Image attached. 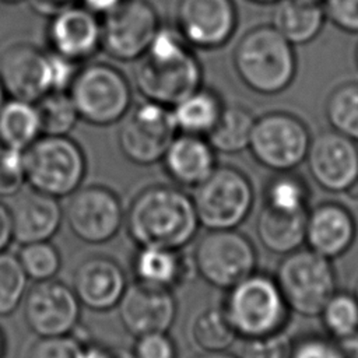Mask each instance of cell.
I'll list each match as a JSON object with an SVG mask.
<instances>
[{"label":"cell","mask_w":358,"mask_h":358,"mask_svg":"<svg viewBox=\"0 0 358 358\" xmlns=\"http://www.w3.org/2000/svg\"><path fill=\"white\" fill-rule=\"evenodd\" d=\"M133 78L143 99L173 108L203 85V69L179 29L161 24L147 52L136 60Z\"/></svg>","instance_id":"obj_1"},{"label":"cell","mask_w":358,"mask_h":358,"mask_svg":"<svg viewBox=\"0 0 358 358\" xmlns=\"http://www.w3.org/2000/svg\"><path fill=\"white\" fill-rule=\"evenodd\" d=\"M127 234L137 246L183 249L200 227L193 199L178 186L143 189L124 215Z\"/></svg>","instance_id":"obj_2"},{"label":"cell","mask_w":358,"mask_h":358,"mask_svg":"<svg viewBox=\"0 0 358 358\" xmlns=\"http://www.w3.org/2000/svg\"><path fill=\"white\" fill-rule=\"evenodd\" d=\"M232 63L245 87L267 96L287 90L298 69L294 45L273 25L248 29L234 48Z\"/></svg>","instance_id":"obj_3"},{"label":"cell","mask_w":358,"mask_h":358,"mask_svg":"<svg viewBox=\"0 0 358 358\" xmlns=\"http://www.w3.org/2000/svg\"><path fill=\"white\" fill-rule=\"evenodd\" d=\"M227 291L222 310L242 340L285 329L289 308L274 277L255 271Z\"/></svg>","instance_id":"obj_4"},{"label":"cell","mask_w":358,"mask_h":358,"mask_svg":"<svg viewBox=\"0 0 358 358\" xmlns=\"http://www.w3.org/2000/svg\"><path fill=\"white\" fill-rule=\"evenodd\" d=\"M28 187L56 199L71 196L87 173V159L69 136L42 134L24 151Z\"/></svg>","instance_id":"obj_5"},{"label":"cell","mask_w":358,"mask_h":358,"mask_svg":"<svg viewBox=\"0 0 358 358\" xmlns=\"http://www.w3.org/2000/svg\"><path fill=\"white\" fill-rule=\"evenodd\" d=\"M69 94L80 119L94 126L115 124L131 108V85L127 77L103 62L80 66Z\"/></svg>","instance_id":"obj_6"},{"label":"cell","mask_w":358,"mask_h":358,"mask_svg":"<svg viewBox=\"0 0 358 358\" xmlns=\"http://www.w3.org/2000/svg\"><path fill=\"white\" fill-rule=\"evenodd\" d=\"M274 278L289 310L302 316H319L336 294V273L330 259L312 249L285 255Z\"/></svg>","instance_id":"obj_7"},{"label":"cell","mask_w":358,"mask_h":358,"mask_svg":"<svg viewBox=\"0 0 358 358\" xmlns=\"http://www.w3.org/2000/svg\"><path fill=\"white\" fill-rule=\"evenodd\" d=\"M192 199L200 225L208 231L236 229L253 208L255 190L242 171L229 165H217L196 187Z\"/></svg>","instance_id":"obj_8"},{"label":"cell","mask_w":358,"mask_h":358,"mask_svg":"<svg viewBox=\"0 0 358 358\" xmlns=\"http://www.w3.org/2000/svg\"><path fill=\"white\" fill-rule=\"evenodd\" d=\"M312 137L305 122L284 110L256 117L249 150L253 158L274 172H291L308 155Z\"/></svg>","instance_id":"obj_9"},{"label":"cell","mask_w":358,"mask_h":358,"mask_svg":"<svg viewBox=\"0 0 358 358\" xmlns=\"http://www.w3.org/2000/svg\"><path fill=\"white\" fill-rule=\"evenodd\" d=\"M197 274L210 285L229 289L257 267L253 242L236 229H214L203 235L194 249Z\"/></svg>","instance_id":"obj_10"},{"label":"cell","mask_w":358,"mask_h":358,"mask_svg":"<svg viewBox=\"0 0 358 358\" xmlns=\"http://www.w3.org/2000/svg\"><path fill=\"white\" fill-rule=\"evenodd\" d=\"M120 122L119 150L127 161L141 166L161 162L178 134L171 108L147 99L130 108Z\"/></svg>","instance_id":"obj_11"},{"label":"cell","mask_w":358,"mask_h":358,"mask_svg":"<svg viewBox=\"0 0 358 358\" xmlns=\"http://www.w3.org/2000/svg\"><path fill=\"white\" fill-rule=\"evenodd\" d=\"M101 49L119 62H136L148 49L161 21L148 0H124L103 15Z\"/></svg>","instance_id":"obj_12"},{"label":"cell","mask_w":358,"mask_h":358,"mask_svg":"<svg viewBox=\"0 0 358 358\" xmlns=\"http://www.w3.org/2000/svg\"><path fill=\"white\" fill-rule=\"evenodd\" d=\"M64 220L70 231L88 245H103L112 241L124 222L119 196L102 185L78 187L69 196Z\"/></svg>","instance_id":"obj_13"},{"label":"cell","mask_w":358,"mask_h":358,"mask_svg":"<svg viewBox=\"0 0 358 358\" xmlns=\"http://www.w3.org/2000/svg\"><path fill=\"white\" fill-rule=\"evenodd\" d=\"M80 316L81 303L64 282H35L25 294L24 319L38 337L70 336L78 327Z\"/></svg>","instance_id":"obj_14"},{"label":"cell","mask_w":358,"mask_h":358,"mask_svg":"<svg viewBox=\"0 0 358 358\" xmlns=\"http://www.w3.org/2000/svg\"><path fill=\"white\" fill-rule=\"evenodd\" d=\"M175 27L192 48L218 49L236 31V4L234 0H178Z\"/></svg>","instance_id":"obj_15"},{"label":"cell","mask_w":358,"mask_h":358,"mask_svg":"<svg viewBox=\"0 0 358 358\" xmlns=\"http://www.w3.org/2000/svg\"><path fill=\"white\" fill-rule=\"evenodd\" d=\"M0 81L8 98L36 102L52 91L50 53L29 42H15L0 53Z\"/></svg>","instance_id":"obj_16"},{"label":"cell","mask_w":358,"mask_h":358,"mask_svg":"<svg viewBox=\"0 0 358 358\" xmlns=\"http://www.w3.org/2000/svg\"><path fill=\"white\" fill-rule=\"evenodd\" d=\"M305 161L313 180L327 192H345L358 179V145L334 130L312 138Z\"/></svg>","instance_id":"obj_17"},{"label":"cell","mask_w":358,"mask_h":358,"mask_svg":"<svg viewBox=\"0 0 358 358\" xmlns=\"http://www.w3.org/2000/svg\"><path fill=\"white\" fill-rule=\"evenodd\" d=\"M116 309L124 330L137 338L168 333L175 323L178 303L172 291L136 281L127 287Z\"/></svg>","instance_id":"obj_18"},{"label":"cell","mask_w":358,"mask_h":358,"mask_svg":"<svg viewBox=\"0 0 358 358\" xmlns=\"http://www.w3.org/2000/svg\"><path fill=\"white\" fill-rule=\"evenodd\" d=\"M46 39L50 52L83 63L101 49L102 25L96 14L76 3L49 17Z\"/></svg>","instance_id":"obj_19"},{"label":"cell","mask_w":358,"mask_h":358,"mask_svg":"<svg viewBox=\"0 0 358 358\" xmlns=\"http://www.w3.org/2000/svg\"><path fill=\"white\" fill-rule=\"evenodd\" d=\"M127 287V277L122 266L102 255L83 260L73 275V289L81 306L94 312L115 309Z\"/></svg>","instance_id":"obj_20"},{"label":"cell","mask_w":358,"mask_h":358,"mask_svg":"<svg viewBox=\"0 0 358 358\" xmlns=\"http://www.w3.org/2000/svg\"><path fill=\"white\" fill-rule=\"evenodd\" d=\"M13 221V239L20 245L50 241L64 218L59 199L34 189L20 192L8 207Z\"/></svg>","instance_id":"obj_21"},{"label":"cell","mask_w":358,"mask_h":358,"mask_svg":"<svg viewBox=\"0 0 358 358\" xmlns=\"http://www.w3.org/2000/svg\"><path fill=\"white\" fill-rule=\"evenodd\" d=\"M355 235V220L347 207L327 201L308 211L305 241L313 252L327 259L338 257L352 246Z\"/></svg>","instance_id":"obj_22"},{"label":"cell","mask_w":358,"mask_h":358,"mask_svg":"<svg viewBox=\"0 0 358 358\" xmlns=\"http://www.w3.org/2000/svg\"><path fill=\"white\" fill-rule=\"evenodd\" d=\"M215 154L207 137L179 133L171 141L161 162L175 185L196 189L217 168Z\"/></svg>","instance_id":"obj_23"},{"label":"cell","mask_w":358,"mask_h":358,"mask_svg":"<svg viewBox=\"0 0 358 358\" xmlns=\"http://www.w3.org/2000/svg\"><path fill=\"white\" fill-rule=\"evenodd\" d=\"M133 273L137 282L173 291L197 274L193 256L182 249L138 246L133 257Z\"/></svg>","instance_id":"obj_24"},{"label":"cell","mask_w":358,"mask_h":358,"mask_svg":"<svg viewBox=\"0 0 358 358\" xmlns=\"http://www.w3.org/2000/svg\"><path fill=\"white\" fill-rule=\"evenodd\" d=\"M306 215L308 211L282 213L264 206L256 220L257 238L268 252L285 256L305 242Z\"/></svg>","instance_id":"obj_25"},{"label":"cell","mask_w":358,"mask_h":358,"mask_svg":"<svg viewBox=\"0 0 358 358\" xmlns=\"http://www.w3.org/2000/svg\"><path fill=\"white\" fill-rule=\"evenodd\" d=\"M326 13L322 4L301 0H280L273 13V27L292 45L313 41L324 25Z\"/></svg>","instance_id":"obj_26"},{"label":"cell","mask_w":358,"mask_h":358,"mask_svg":"<svg viewBox=\"0 0 358 358\" xmlns=\"http://www.w3.org/2000/svg\"><path fill=\"white\" fill-rule=\"evenodd\" d=\"M222 109L221 96L214 90L201 85L171 108V112L179 133L207 137L217 124Z\"/></svg>","instance_id":"obj_27"},{"label":"cell","mask_w":358,"mask_h":358,"mask_svg":"<svg viewBox=\"0 0 358 358\" xmlns=\"http://www.w3.org/2000/svg\"><path fill=\"white\" fill-rule=\"evenodd\" d=\"M41 136L36 105L8 98L0 110V147L25 151Z\"/></svg>","instance_id":"obj_28"},{"label":"cell","mask_w":358,"mask_h":358,"mask_svg":"<svg viewBox=\"0 0 358 358\" xmlns=\"http://www.w3.org/2000/svg\"><path fill=\"white\" fill-rule=\"evenodd\" d=\"M256 122L253 112L239 103L224 105L221 116L208 133L207 140L221 154H239L249 148Z\"/></svg>","instance_id":"obj_29"},{"label":"cell","mask_w":358,"mask_h":358,"mask_svg":"<svg viewBox=\"0 0 358 358\" xmlns=\"http://www.w3.org/2000/svg\"><path fill=\"white\" fill-rule=\"evenodd\" d=\"M41 119L42 134L69 136L80 120L69 91H50L35 102Z\"/></svg>","instance_id":"obj_30"},{"label":"cell","mask_w":358,"mask_h":358,"mask_svg":"<svg viewBox=\"0 0 358 358\" xmlns=\"http://www.w3.org/2000/svg\"><path fill=\"white\" fill-rule=\"evenodd\" d=\"M326 117L331 130L358 143V83L340 84L330 92Z\"/></svg>","instance_id":"obj_31"},{"label":"cell","mask_w":358,"mask_h":358,"mask_svg":"<svg viewBox=\"0 0 358 358\" xmlns=\"http://www.w3.org/2000/svg\"><path fill=\"white\" fill-rule=\"evenodd\" d=\"M192 337L204 352L227 351L238 338L222 308L204 309L193 322Z\"/></svg>","instance_id":"obj_32"},{"label":"cell","mask_w":358,"mask_h":358,"mask_svg":"<svg viewBox=\"0 0 358 358\" xmlns=\"http://www.w3.org/2000/svg\"><path fill=\"white\" fill-rule=\"evenodd\" d=\"M309 189L305 180L289 172H278L264 190V206L282 213L306 211Z\"/></svg>","instance_id":"obj_33"},{"label":"cell","mask_w":358,"mask_h":358,"mask_svg":"<svg viewBox=\"0 0 358 358\" xmlns=\"http://www.w3.org/2000/svg\"><path fill=\"white\" fill-rule=\"evenodd\" d=\"M320 316L327 333L337 340L358 333V302L354 295L336 292L324 305Z\"/></svg>","instance_id":"obj_34"},{"label":"cell","mask_w":358,"mask_h":358,"mask_svg":"<svg viewBox=\"0 0 358 358\" xmlns=\"http://www.w3.org/2000/svg\"><path fill=\"white\" fill-rule=\"evenodd\" d=\"M17 257L27 277L35 282L53 280L62 267V255L50 241L21 245Z\"/></svg>","instance_id":"obj_35"},{"label":"cell","mask_w":358,"mask_h":358,"mask_svg":"<svg viewBox=\"0 0 358 358\" xmlns=\"http://www.w3.org/2000/svg\"><path fill=\"white\" fill-rule=\"evenodd\" d=\"M28 277L17 256L0 253V316L11 315L24 301Z\"/></svg>","instance_id":"obj_36"},{"label":"cell","mask_w":358,"mask_h":358,"mask_svg":"<svg viewBox=\"0 0 358 358\" xmlns=\"http://www.w3.org/2000/svg\"><path fill=\"white\" fill-rule=\"evenodd\" d=\"M25 185L24 151L0 147V199L15 197Z\"/></svg>","instance_id":"obj_37"},{"label":"cell","mask_w":358,"mask_h":358,"mask_svg":"<svg viewBox=\"0 0 358 358\" xmlns=\"http://www.w3.org/2000/svg\"><path fill=\"white\" fill-rule=\"evenodd\" d=\"M292 340L282 330L270 336L243 340L238 358H291Z\"/></svg>","instance_id":"obj_38"},{"label":"cell","mask_w":358,"mask_h":358,"mask_svg":"<svg viewBox=\"0 0 358 358\" xmlns=\"http://www.w3.org/2000/svg\"><path fill=\"white\" fill-rule=\"evenodd\" d=\"M81 343L73 334L60 337H39L31 347L28 358H78Z\"/></svg>","instance_id":"obj_39"},{"label":"cell","mask_w":358,"mask_h":358,"mask_svg":"<svg viewBox=\"0 0 358 358\" xmlns=\"http://www.w3.org/2000/svg\"><path fill=\"white\" fill-rule=\"evenodd\" d=\"M136 358H178V347L168 333H150L136 338Z\"/></svg>","instance_id":"obj_40"},{"label":"cell","mask_w":358,"mask_h":358,"mask_svg":"<svg viewBox=\"0 0 358 358\" xmlns=\"http://www.w3.org/2000/svg\"><path fill=\"white\" fill-rule=\"evenodd\" d=\"M323 8L338 29L348 34H358V0H324Z\"/></svg>","instance_id":"obj_41"},{"label":"cell","mask_w":358,"mask_h":358,"mask_svg":"<svg viewBox=\"0 0 358 358\" xmlns=\"http://www.w3.org/2000/svg\"><path fill=\"white\" fill-rule=\"evenodd\" d=\"M291 358H344L338 344L322 337H306L292 345Z\"/></svg>","instance_id":"obj_42"},{"label":"cell","mask_w":358,"mask_h":358,"mask_svg":"<svg viewBox=\"0 0 358 358\" xmlns=\"http://www.w3.org/2000/svg\"><path fill=\"white\" fill-rule=\"evenodd\" d=\"M13 239V221L10 208L0 200V253L6 252Z\"/></svg>","instance_id":"obj_43"},{"label":"cell","mask_w":358,"mask_h":358,"mask_svg":"<svg viewBox=\"0 0 358 358\" xmlns=\"http://www.w3.org/2000/svg\"><path fill=\"white\" fill-rule=\"evenodd\" d=\"M31 7L41 15H46L48 18L57 11L78 3V0H28Z\"/></svg>","instance_id":"obj_44"},{"label":"cell","mask_w":358,"mask_h":358,"mask_svg":"<svg viewBox=\"0 0 358 358\" xmlns=\"http://www.w3.org/2000/svg\"><path fill=\"white\" fill-rule=\"evenodd\" d=\"M113 345H106L94 341L81 343L78 358H113Z\"/></svg>","instance_id":"obj_45"},{"label":"cell","mask_w":358,"mask_h":358,"mask_svg":"<svg viewBox=\"0 0 358 358\" xmlns=\"http://www.w3.org/2000/svg\"><path fill=\"white\" fill-rule=\"evenodd\" d=\"M124 0H78L81 6L88 8L96 15H106L112 10H115L119 4H122Z\"/></svg>","instance_id":"obj_46"},{"label":"cell","mask_w":358,"mask_h":358,"mask_svg":"<svg viewBox=\"0 0 358 358\" xmlns=\"http://www.w3.org/2000/svg\"><path fill=\"white\" fill-rule=\"evenodd\" d=\"M338 341V347L344 358H358V333Z\"/></svg>","instance_id":"obj_47"},{"label":"cell","mask_w":358,"mask_h":358,"mask_svg":"<svg viewBox=\"0 0 358 358\" xmlns=\"http://www.w3.org/2000/svg\"><path fill=\"white\" fill-rule=\"evenodd\" d=\"M194 358H238V355L229 354L227 351H218V352H203Z\"/></svg>","instance_id":"obj_48"},{"label":"cell","mask_w":358,"mask_h":358,"mask_svg":"<svg viewBox=\"0 0 358 358\" xmlns=\"http://www.w3.org/2000/svg\"><path fill=\"white\" fill-rule=\"evenodd\" d=\"M113 358H136L133 350H127L124 347H113Z\"/></svg>","instance_id":"obj_49"},{"label":"cell","mask_w":358,"mask_h":358,"mask_svg":"<svg viewBox=\"0 0 358 358\" xmlns=\"http://www.w3.org/2000/svg\"><path fill=\"white\" fill-rule=\"evenodd\" d=\"M351 200L354 201H358V179L354 180V183L344 192Z\"/></svg>","instance_id":"obj_50"},{"label":"cell","mask_w":358,"mask_h":358,"mask_svg":"<svg viewBox=\"0 0 358 358\" xmlns=\"http://www.w3.org/2000/svg\"><path fill=\"white\" fill-rule=\"evenodd\" d=\"M6 355V337L3 330L0 329V358H4Z\"/></svg>","instance_id":"obj_51"},{"label":"cell","mask_w":358,"mask_h":358,"mask_svg":"<svg viewBox=\"0 0 358 358\" xmlns=\"http://www.w3.org/2000/svg\"><path fill=\"white\" fill-rule=\"evenodd\" d=\"M7 99H8V95H7V92H6V90H4V87H3V84H1V81H0V110H1V108L4 106V103H6Z\"/></svg>","instance_id":"obj_52"},{"label":"cell","mask_w":358,"mask_h":358,"mask_svg":"<svg viewBox=\"0 0 358 358\" xmlns=\"http://www.w3.org/2000/svg\"><path fill=\"white\" fill-rule=\"evenodd\" d=\"M252 3H256V4H275L278 3L280 0H249Z\"/></svg>","instance_id":"obj_53"},{"label":"cell","mask_w":358,"mask_h":358,"mask_svg":"<svg viewBox=\"0 0 358 358\" xmlns=\"http://www.w3.org/2000/svg\"><path fill=\"white\" fill-rule=\"evenodd\" d=\"M24 0H0V3H4V4H18Z\"/></svg>","instance_id":"obj_54"},{"label":"cell","mask_w":358,"mask_h":358,"mask_svg":"<svg viewBox=\"0 0 358 358\" xmlns=\"http://www.w3.org/2000/svg\"><path fill=\"white\" fill-rule=\"evenodd\" d=\"M301 1H305V3H309V4H322L323 6L324 0H301Z\"/></svg>","instance_id":"obj_55"},{"label":"cell","mask_w":358,"mask_h":358,"mask_svg":"<svg viewBox=\"0 0 358 358\" xmlns=\"http://www.w3.org/2000/svg\"><path fill=\"white\" fill-rule=\"evenodd\" d=\"M354 298H355L357 302H358V280L355 281V285H354Z\"/></svg>","instance_id":"obj_56"},{"label":"cell","mask_w":358,"mask_h":358,"mask_svg":"<svg viewBox=\"0 0 358 358\" xmlns=\"http://www.w3.org/2000/svg\"><path fill=\"white\" fill-rule=\"evenodd\" d=\"M355 63L358 66V45H357V49H355Z\"/></svg>","instance_id":"obj_57"}]
</instances>
